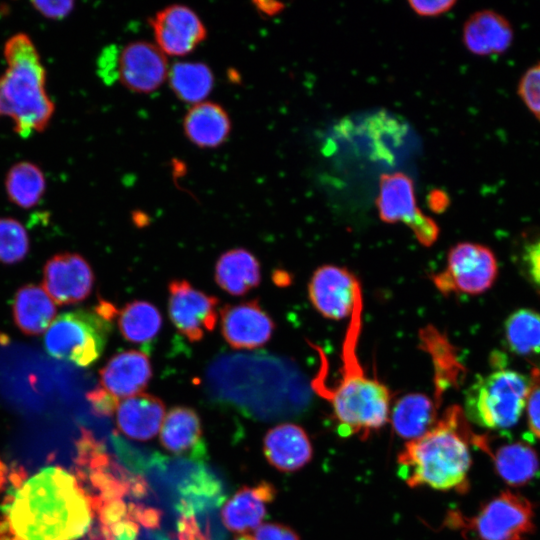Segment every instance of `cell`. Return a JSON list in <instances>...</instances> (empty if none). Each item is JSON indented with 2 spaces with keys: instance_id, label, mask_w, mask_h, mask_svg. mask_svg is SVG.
I'll return each instance as SVG.
<instances>
[{
  "instance_id": "30",
  "label": "cell",
  "mask_w": 540,
  "mask_h": 540,
  "mask_svg": "<svg viewBox=\"0 0 540 540\" xmlns=\"http://www.w3.org/2000/svg\"><path fill=\"white\" fill-rule=\"evenodd\" d=\"M169 85L183 102L195 105L204 102L214 86L211 69L201 62H179L169 69Z\"/></svg>"
},
{
  "instance_id": "21",
  "label": "cell",
  "mask_w": 540,
  "mask_h": 540,
  "mask_svg": "<svg viewBox=\"0 0 540 540\" xmlns=\"http://www.w3.org/2000/svg\"><path fill=\"white\" fill-rule=\"evenodd\" d=\"M160 442L177 455L203 456L202 426L197 412L185 406L170 409L161 426Z\"/></svg>"
},
{
  "instance_id": "8",
  "label": "cell",
  "mask_w": 540,
  "mask_h": 540,
  "mask_svg": "<svg viewBox=\"0 0 540 540\" xmlns=\"http://www.w3.org/2000/svg\"><path fill=\"white\" fill-rule=\"evenodd\" d=\"M497 274V260L488 247L460 242L449 250L445 270L433 275L432 279L444 295H478L491 288Z\"/></svg>"
},
{
  "instance_id": "27",
  "label": "cell",
  "mask_w": 540,
  "mask_h": 540,
  "mask_svg": "<svg viewBox=\"0 0 540 540\" xmlns=\"http://www.w3.org/2000/svg\"><path fill=\"white\" fill-rule=\"evenodd\" d=\"M486 453L492 458L498 475L512 486L528 483L539 470L535 450L522 441L507 443Z\"/></svg>"
},
{
  "instance_id": "3",
  "label": "cell",
  "mask_w": 540,
  "mask_h": 540,
  "mask_svg": "<svg viewBox=\"0 0 540 540\" xmlns=\"http://www.w3.org/2000/svg\"><path fill=\"white\" fill-rule=\"evenodd\" d=\"M473 436L464 411L457 405L448 407L427 433L404 445L397 457L400 477L411 488L427 485L465 492Z\"/></svg>"
},
{
  "instance_id": "12",
  "label": "cell",
  "mask_w": 540,
  "mask_h": 540,
  "mask_svg": "<svg viewBox=\"0 0 540 540\" xmlns=\"http://www.w3.org/2000/svg\"><path fill=\"white\" fill-rule=\"evenodd\" d=\"M93 284V270L79 254H56L44 266L43 289L58 305L75 304L85 300L90 295Z\"/></svg>"
},
{
  "instance_id": "11",
  "label": "cell",
  "mask_w": 540,
  "mask_h": 540,
  "mask_svg": "<svg viewBox=\"0 0 540 540\" xmlns=\"http://www.w3.org/2000/svg\"><path fill=\"white\" fill-rule=\"evenodd\" d=\"M362 293L359 280L344 267L331 264L317 268L308 284L313 307L325 318L342 320L351 316Z\"/></svg>"
},
{
  "instance_id": "23",
  "label": "cell",
  "mask_w": 540,
  "mask_h": 540,
  "mask_svg": "<svg viewBox=\"0 0 540 540\" xmlns=\"http://www.w3.org/2000/svg\"><path fill=\"white\" fill-rule=\"evenodd\" d=\"M183 128L191 143L201 148H215L229 136L231 122L222 106L204 101L188 110Z\"/></svg>"
},
{
  "instance_id": "36",
  "label": "cell",
  "mask_w": 540,
  "mask_h": 540,
  "mask_svg": "<svg viewBox=\"0 0 540 540\" xmlns=\"http://www.w3.org/2000/svg\"><path fill=\"white\" fill-rule=\"evenodd\" d=\"M253 540H300V538L294 530L286 525L266 523L256 529Z\"/></svg>"
},
{
  "instance_id": "22",
  "label": "cell",
  "mask_w": 540,
  "mask_h": 540,
  "mask_svg": "<svg viewBox=\"0 0 540 540\" xmlns=\"http://www.w3.org/2000/svg\"><path fill=\"white\" fill-rule=\"evenodd\" d=\"M215 281L228 294L243 296L260 284V263L244 248L230 249L222 253L216 262Z\"/></svg>"
},
{
  "instance_id": "2",
  "label": "cell",
  "mask_w": 540,
  "mask_h": 540,
  "mask_svg": "<svg viewBox=\"0 0 540 540\" xmlns=\"http://www.w3.org/2000/svg\"><path fill=\"white\" fill-rule=\"evenodd\" d=\"M362 293L351 313L342 347L340 378L327 385L319 373L311 382L312 390L330 402L341 436L358 435L362 440L388 421L391 394L377 378L366 375L357 353L361 330Z\"/></svg>"
},
{
  "instance_id": "40",
  "label": "cell",
  "mask_w": 540,
  "mask_h": 540,
  "mask_svg": "<svg viewBox=\"0 0 540 540\" xmlns=\"http://www.w3.org/2000/svg\"><path fill=\"white\" fill-rule=\"evenodd\" d=\"M129 511L133 519L146 528H157L160 524L161 513L155 508L130 503Z\"/></svg>"
},
{
  "instance_id": "32",
  "label": "cell",
  "mask_w": 540,
  "mask_h": 540,
  "mask_svg": "<svg viewBox=\"0 0 540 540\" xmlns=\"http://www.w3.org/2000/svg\"><path fill=\"white\" fill-rule=\"evenodd\" d=\"M505 339L510 350L518 355L540 353V313L521 308L511 313L504 325Z\"/></svg>"
},
{
  "instance_id": "39",
  "label": "cell",
  "mask_w": 540,
  "mask_h": 540,
  "mask_svg": "<svg viewBox=\"0 0 540 540\" xmlns=\"http://www.w3.org/2000/svg\"><path fill=\"white\" fill-rule=\"evenodd\" d=\"M526 407L529 429L540 439V386H533Z\"/></svg>"
},
{
  "instance_id": "13",
  "label": "cell",
  "mask_w": 540,
  "mask_h": 540,
  "mask_svg": "<svg viewBox=\"0 0 540 540\" xmlns=\"http://www.w3.org/2000/svg\"><path fill=\"white\" fill-rule=\"evenodd\" d=\"M220 327L223 338L232 348L251 350L269 342L275 323L258 300L253 299L223 306Z\"/></svg>"
},
{
  "instance_id": "5",
  "label": "cell",
  "mask_w": 540,
  "mask_h": 540,
  "mask_svg": "<svg viewBox=\"0 0 540 540\" xmlns=\"http://www.w3.org/2000/svg\"><path fill=\"white\" fill-rule=\"evenodd\" d=\"M533 382L508 369L478 377L465 393L464 414L487 429H506L517 423L526 407Z\"/></svg>"
},
{
  "instance_id": "24",
  "label": "cell",
  "mask_w": 540,
  "mask_h": 540,
  "mask_svg": "<svg viewBox=\"0 0 540 540\" xmlns=\"http://www.w3.org/2000/svg\"><path fill=\"white\" fill-rule=\"evenodd\" d=\"M437 405L423 393H408L398 399L391 411L393 431L402 439L415 440L437 421Z\"/></svg>"
},
{
  "instance_id": "9",
  "label": "cell",
  "mask_w": 540,
  "mask_h": 540,
  "mask_svg": "<svg viewBox=\"0 0 540 540\" xmlns=\"http://www.w3.org/2000/svg\"><path fill=\"white\" fill-rule=\"evenodd\" d=\"M376 206L383 222L404 223L423 246L430 247L438 239L440 229L432 218L418 208L414 183L407 174L394 172L380 177Z\"/></svg>"
},
{
  "instance_id": "16",
  "label": "cell",
  "mask_w": 540,
  "mask_h": 540,
  "mask_svg": "<svg viewBox=\"0 0 540 540\" xmlns=\"http://www.w3.org/2000/svg\"><path fill=\"white\" fill-rule=\"evenodd\" d=\"M151 378L150 359L138 350L116 353L100 370L102 387L117 398L142 393Z\"/></svg>"
},
{
  "instance_id": "10",
  "label": "cell",
  "mask_w": 540,
  "mask_h": 540,
  "mask_svg": "<svg viewBox=\"0 0 540 540\" xmlns=\"http://www.w3.org/2000/svg\"><path fill=\"white\" fill-rule=\"evenodd\" d=\"M219 299L196 289L185 279L168 285V314L175 328L190 342L201 341L214 330Z\"/></svg>"
},
{
  "instance_id": "38",
  "label": "cell",
  "mask_w": 540,
  "mask_h": 540,
  "mask_svg": "<svg viewBox=\"0 0 540 540\" xmlns=\"http://www.w3.org/2000/svg\"><path fill=\"white\" fill-rule=\"evenodd\" d=\"M410 8L422 17H436L449 11L456 2L453 0L446 1H409Z\"/></svg>"
},
{
  "instance_id": "25",
  "label": "cell",
  "mask_w": 540,
  "mask_h": 540,
  "mask_svg": "<svg viewBox=\"0 0 540 540\" xmlns=\"http://www.w3.org/2000/svg\"><path fill=\"white\" fill-rule=\"evenodd\" d=\"M55 314L54 302L42 287L28 284L16 292L13 318L22 333L29 336L42 334L54 320Z\"/></svg>"
},
{
  "instance_id": "42",
  "label": "cell",
  "mask_w": 540,
  "mask_h": 540,
  "mask_svg": "<svg viewBox=\"0 0 540 540\" xmlns=\"http://www.w3.org/2000/svg\"><path fill=\"white\" fill-rule=\"evenodd\" d=\"M179 540H208L194 515H181L178 521Z\"/></svg>"
},
{
  "instance_id": "15",
  "label": "cell",
  "mask_w": 540,
  "mask_h": 540,
  "mask_svg": "<svg viewBox=\"0 0 540 540\" xmlns=\"http://www.w3.org/2000/svg\"><path fill=\"white\" fill-rule=\"evenodd\" d=\"M156 46L168 56L191 53L206 37V29L198 15L184 5H172L152 19Z\"/></svg>"
},
{
  "instance_id": "1",
  "label": "cell",
  "mask_w": 540,
  "mask_h": 540,
  "mask_svg": "<svg viewBox=\"0 0 540 540\" xmlns=\"http://www.w3.org/2000/svg\"><path fill=\"white\" fill-rule=\"evenodd\" d=\"M1 518L20 540H77L96 517L93 495L60 466H47L18 486L1 504Z\"/></svg>"
},
{
  "instance_id": "35",
  "label": "cell",
  "mask_w": 540,
  "mask_h": 540,
  "mask_svg": "<svg viewBox=\"0 0 540 540\" xmlns=\"http://www.w3.org/2000/svg\"><path fill=\"white\" fill-rule=\"evenodd\" d=\"M87 399L91 404L92 410L98 416H111L116 412L119 405L118 398L103 387H97L89 391L87 393Z\"/></svg>"
},
{
  "instance_id": "37",
  "label": "cell",
  "mask_w": 540,
  "mask_h": 540,
  "mask_svg": "<svg viewBox=\"0 0 540 540\" xmlns=\"http://www.w3.org/2000/svg\"><path fill=\"white\" fill-rule=\"evenodd\" d=\"M31 4L42 16L54 20L63 19L74 8V2L68 0L33 1Z\"/></svg>"
},
{
  "instance_id": "4",
  "label": "cell",
  "mask_w": 540,
  "mask_h": 540,
  "mask_svg": "<svg viewBox=\"0 0 540 540\" xmlns=\"http://www.w3.org/2000/svg\"><path fill=\"white\" fill-rule=\"evenodd\" d=\"M6 69L0 76V114L12 120L23 137L42 132L51 121L55 106L46 90V70L40 54L25 33L12 35L4 44Z\"/></svg>"
},
{
  "instance_id": "46",
  "label": "cell",
  "mask_w": 540,
  "mask_h": 540,
  "mask_svg": "<svg viewBox=\"0 0 540 540\" xmlns=\"http://www.w3.org/2000/svg\"><path fill=\"white\" fill-rule=\"evenodd\" d=\"M234 540H253V537H251L250 535H247V534H243V535L235 538Z\"/></svg>"
},
{
  "instance_id": "17",
  "label": "cell",
  "mask_w": 540,
  "mask_h": 540,
  "mask_svg": "<svg viewBox=\"0 0 540 540\" xmlns=\"http://www.w3.org/2000/svg\"><path fill=\"white\" fill-rule=\"evenodd\" d=\"M263 451L268 462L282 472H295L307 465L313 448L306 431L299 425L283 423L266 433Z\"/></svg>"
},
{
  "instance_id": "19",
  "label": "cell",
  "mask_w": 540,
  "mask_h": 540,
  "mask_svg": "<svg viewBox=\"0 0 540 540\" xmlns=\"http://www.w3.org/2000/svg\"><path fill=\"white\" fill-rule=\"evenodd\" d=\"M275 496L276 489L267 481L242 487L224 504L221 511L223 524L237 533L258 528Z\"/></svg>"
},
{
  "instance_id": "14",
  "label": "cell",
  "mask_w": 540,
  "mask_h": 540,
  "mask_svg": "<svg viewBox=\"0 0 540 540\" xmlns=\"http://www.w3.org/2000/svg\"><path fill=\"white\" fill-rule=\"evenodd\" d=\"M169 67L166 55L145 41L127 44L118 56V79L131 91L151 93L167 79Z\"/></svg>"
},
{
  "instance_id": "34",
  "label": "cell",
  "mask_w": 540,
  "mask_h": 540,
  "mask_svg": "<svg viewBox=\"0 0 540 540\" xmlns=\"http://www.w3.org/2000/svg\"><path fill=\"white\" fill-rule=\"evenodd\" d=\"M518 94L528 110L540 121V63L533 65L523 74Z\"/></svg>"
},
{
  "instance_id": "44",
  "label": "cell",
  "mask_w": 540,
  "mask_h": 540,
  "mask_svg": "<svg viewBox=\"0 0 540 540\" xmlns=\"http://www.w3.org/2000/svg\"><path fill=\"white\" fill-rule=\"evenodd\" d=\"M257 5L259 10L268 15H274L283 9V5L277 2H262Z\"/></svg>"
},
{
  "instance_id": "7",
  "label": "cell",
  "mask_w": 540,
  "mask_h": 540,
  "mask_svg": "<svg viewBox=\"0 0 540 540\" xmlns=\"http://www.w3.org/2000/svg\"><path fill=\"white\" fill-rule=\"evenodd\" d=\"M445 520L449 527L477 540H525L535 528L532 504L511 491L501 492L472 517L453 511Z\"/></svg>"
},
{
  "instance_id": "6",
  "label": "cell",
  "mask_w": 540,
  "mask_h": 540,
  "mask_svg": "<svg viewBox=\"0 0 540 540\" xmlns=\"http://www.w3.org/2000/svg\"><path fill=\"white\" fill-rule=\"evenodd\" d=\"M111 328V320L97 308L68 311L54 318L46 330L44 348L55 359L88 367L104 351Z\"/></svg>"
},
{
  "instance_id": "43",
  "label": "cell",
  "mask_w": 540,
  "mask_h": 540,
  "mask_svg": "<svg viewBox=\"0 0 540 540\" xmlns=\"http://www.w3.org/2000/svg\"><path fill=\"white\" fill-rule=\"evenodd\" d=\"M427 203L433 211L443 212L449 205V196L441 189H433L428 194Z\"/></svg>"
},
{
  "instance_id": "41",
  "label": "cell",
  "mask_w": 540,
  "mask_h": 540,
  "mask_svg": "<svg viewBox=\"0 0 540 540\" xmlns=\"http://www.w3.org/2000/svg\"><path fill=\"white\" fill-rule=\"evenodd\" d=\"M524 261L531 280L540 287V239L527 245Z\"/></svg>"
},
{
  "instance_id": "20",
  "label": "cell",
  "mask_w": 540,
  "mask_h": 540,
  "mask_svg": "<svg viewBox=\"0 0 540 540\" xmlns=\"http://www.w3.org/2000/svg\"><path fill=\"white\" fill-rule=\"evenodd\" d=\"M165 418V405L154 395L139 393L119 402L116 422L128 438L139 441L152 439Z\"/></svg>"
},
{
  "instance_id": "45",
  "label": "cell",
  "mask_w": 540,
  "mask_h": 540,
  "mask_svg": "<svg viewBox=\"0 0 540 540\" xmlns=\"http://www.w3.org/2000/svg\"><path fill=\"white\" fill-rule=\"evenodd\" d=\"M7 467L0 461V491L4 488L6 482H7V474H8Z\"/></svg>"
},
{
  "instance_id": "31",
  "label": "cell",
  "mask_w": 540,
  "mask_h": 540,
  "mask_svg": "<svg viewBox=\"0 0 540 540\" xmlns=\"http://www.w3.org/2000/svg\"><path fill=\"white\" fill-rule=\"evenodd\" d=\"M180 500L177 505L181 515H194L214 508L223 501L222 487L213 474L205 468L192 472L179 487Z\"/></svg>"
},
{
  "instance_id": "29",
  "label": "cell",
  "mask_w": 540,
  "mask_h": 540,
  "mask_svg": "<svg viewBox=\"0 0 540 540\" xmlns=\"http://www.w3.org/2000/svg\"><path fill=\"white\" fill-rule=\"evenodd\" d=\"M4 185L12 203L23 209H30L42 199L46 190V179L38 165L30 161H20L10 167Z\"/></svg>"
},
{
  "instance_id": "33",
  "label": "cell",
  "mask_w": 540,
  "mask_h": 540,
  "mask_svg": "<svg viewBox=\"0 0 540 540\" xmlns=\"http://www.w3.org/2000/svg\"><path fill=\"white\" fill-rule=\"evenodd\" d=\"M29 251V237L24 226L11 217L0 218V262L15 264Z\"/></svg>"
},
{
  "instance_id": "28",
  "label": "cell",
  "mask_w": 540,
  "mask_h": 540,
  "mask_svg": "<svg viewBox=\"0 0 540 540\" xmlns=\"http://www.w3.org/2000/svg\"><path fill=\"white\" fill-rule=\"evenodd\" d=\"M117 323L126 341L146 345L160 332L162 316L154 304L145 300H133L119 311Z\"/></svg>"
},
{
  "instance_id": "26",
  "label": "cell",
  "mask_w": 540,
  "mask_h": 540,
  "mask_svg": "<svg viewBox=\"0 0 540 540\" xmlns=\"http://www.w3.org/2000/svg\"><path fill=\"white\" fill-rule=\"evenodd\" d=\"M420 340L432 358L436 404L439 405L444 392L450 387H457L463 378L465 369L457 359L455 348L447 338L432 326L420 332Z\"/></svg>"
},
{
  "instance_id": "18",
  "label": "cell",
  "mask_w": 540,
  "mask_h": 540,
  "mask_svg": "<svg viewBox=\"0 0 540 540\" xmlns=\"http://www.w3.org/2000/svg\"><path fill=\"white\" fill-rule=\"evenodd\" d=\"M513 38L510 22L493 10L473 13L463 26L464 46L477 56L503 54L511 47Z\"/></svg>"
}]
</instances>
